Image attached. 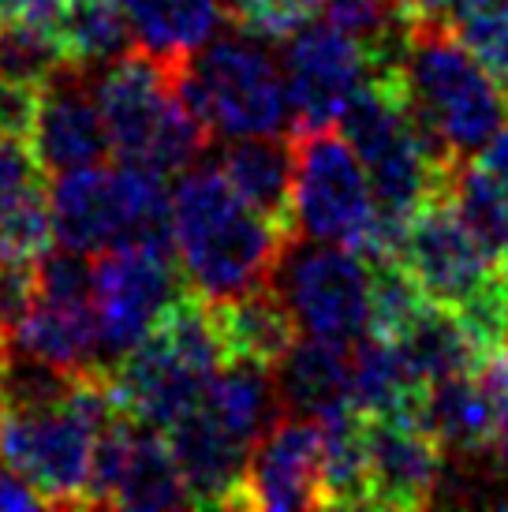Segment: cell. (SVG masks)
<instances>
[{
	"mask_svg": "<svg viewBox=\"0 0 508 512\" xmlns=\"http://www.w3.org/2000/svg\"><path fill=\"white\" fill-rule=\"evenodd\" d=\"M292 232L251 210L221 169L195 165L172 191V247L187 288L225 303L266 285Z\"/></svg>",
	"mask_w": 508,
	"mask_h": 512,
	"instance_id": "1",
	"label": "cell"
},
{
	"mask_svg": "<svg viewBox=\"0 0 508 512\" xmlns=\"http://www.w3.org/2000/svg\"><path fill=\"white\" fill-rule=\"evenodd\" d=\"M396 86L411 113L434 124L460 157H479L508 124L497 75L441 23H415Z\"/></svg>",
	"mask_w": 508,
	"mask_h": 512,
	"instance_id": "2",
	"label": "cell"
},
{
	"mask_svg": "<svg viewBox=\"0 0 508 512\" xmlns=\"http://www.w3.org/2000/svg\"><path fill=\"white\" fill-rule=\"evenodd\" d=\"M296 143V184H292V236L352 247L374 255L381 214L367 165L352 143L329 128H307L292 135Z\"/></svg>",
	"mask_w": 508,
	"mask_h": 512,
	"instance_id": "3",
	"label": "cell"
},
{
	"mask_svg": "<svg viewBox=\"0 0 508 512\" xmlns=\"http://www.w3.org/2000/svg\"><path fill=\"white\" fill-rule=\"evenodd\" d=\"M299 333L355 344L370 329V262L352 247L288 236L269 273Z\"/></svg>",
	"mask_w": 508,
	"mask_h": 512,
	"instance_id": "4",
	"label": "cell"
},
{
	"mask_svg": "<svg viewBox=\"0 0 508 512\" xmlns=\"http://www.w3.org/2000/svg\"><path fill=\"white\" fill-rule=\"evenodd\" d=\"M187 68L202 83L210 124L225 139L240 135H288L292 98L284 68L269 57L251 34H217L198 53L187 57Z\"/></svg>",
	"mask_w": 508,
	"mask_h": 512,
	"instance_id": "5",
	"label": "cell"
},
{
	"mask_svg": "<svg viewBox=\"0 0 508 512\" xmlns=\"http://www.w3.org/2000/svg\"><path fill=\"white\" fill-rule=\"evenodd\" d=\"M184 292L187 281L172 247L120 243L101 251L94 262V307L109 370L154 333Z\"/></svg>",
	"mask_w": 508,
	"mask_h": 512,
	"instance_id": "6",
	"label": "cell"
},
{
	"mask_svg": "<svg viewBox=\"0 0 508 512\" xmlns=\"http://www.w3.org/2000/svg\"><path fill=\"white\" fill-rule=\"evenodd\" d=\"M98 427L71 400L0 415V460L15 468L49 509H86Z\"/></svg>",
	"mask_w": 508,
	"mask_h": 512,
	"instance_id": "7",
	"label": "cell"
},
{
	"mask_svg": "<svg viewBox=\"0 0 508 512\" xmlns=\"http://www.w3.org/2000/svg\"><path fill=\"white\" fill-rule=\"evenodd\" d=\"M393 258L415 277L430 303L460 311L486 288L501 281L497 258L475 240V232L460 221L449 195H438L408 217V225L396 240Z\"/></svg>",
	"mask_w": 508,
	"mask_h": 512,
	"instance_id": "8",
	"label": "cell"
},
{
	"mask_svg": "<svg viewBox=\"0 0 508 512\" xmlns=\"http://www.w3.org/2000/svg\"><path fill=\"white\" fill-rule=\"evenodd\" d=\"M284 83L292 98V131L337 124L344 105L370 83L363 45L333 23L299 27L281 53Z\"/></svg>",
	"mask_w": 508,
	"mask_h": 512,
	"instance_id": "9",
	"label": "cell"
},
{
	"mask_svg": "<svg viewBox=\"0 0 508 512\" xmlns=\"http://www.w3.org/2000/svg\"><path fill=\"white\" fill-rule=\"evenodd\" d=\"M176 68L180 60L157 57L142 45L101 68L94 86L116 161L150 165V154L176 105Z\"/></svg>",
	"mask_w": 508,
	"mask_h": 512,
	"instance_id": "10",
	"label": "cell"
},
{
	"mask_svg": "<svg viewBox=\"0 0 508 512\" xmlns=\"http://www.w3.org/2000/svg\"><path fill=\"white\" fill-rule=\"evenodd\" d=\"M30 150L42 172L57 176L83 165H101L109 157V131L101 116L94 72L60 64L38 90V113L30 128Z\"/></svg>",
	"mask_w": 508,
	"mask_h": 512,
	"instance_id": "11",
	"label": "cell"
},
{
	"mask_svg": "<svg viewBox=\"0 0 508 512\" xmlns=\"http://www.w3.org/2000/svg\"><path fill=\"white\" fill-rule=\"evenodd\" d=\"M243 509H322V423L284 412L254 441L243 475Z\"/></svg>",
	"mask_w": 508,
	"mask_h": 512,
	"instance_id": "12",
	"label": "cell"
},
{
	"mask_svg": "<svg viewBox=\"0 0 508 512\" xmlns=\"http://www.w3.org/2000/svg\"><path fill=\"white\" fill-rule=\"evenodd\" d=\"M445 449L438 438L396 415H367L370 509H426L438 501Z\"/></svg>",
	"mask_w": 508,
	"mask_h": 512,
	"instance_id": "13",
	"label": "cell"
},
{
	"mask_svg": "<svg viewBox=\"0 0 508 512\" xmlns=\"http://www.w3.org/2000/svg\"><path fill=\"white\" fill-rule=\"evenodd\" d=\"M113 393L135 423L169 430L202 404L210 374L187 363L161 333H150L113 367Z\"/></svg>",
	"mask_w": 508,
	"mask_h": 512,
	"instance_id": "14",
	"label": "cell"
},
{
	"mask_svg": "<svg viewBox=\"0 0 508 512\" xmlns=\"http://www.w3.org/2000/svg\"><path fill=\"white\" fill-rule=\"evenodd\" d=\"M53 243L101 255L109 247L127 243V210L116 165H83V169L57 172L45 191Z\"/></svg>",
	"mask_w": 508,
	"mask_h": 512,
	"instance_id": "15",
	"label": "cell"
},
{
	"mask_svg": "<svg viewBox=\"0 0 508 512\" xmlns=\"http://www.w3.org/2000/svg\"><path fill=\"white\" fill-rule=\"evenodd\" d=\"M184 471L187 494L195 509H243V475L251 445L240 441L225 423H217L206 404L187 412L180 423L161 430Z\"/></svg>",
	"mask_w": 508,
	"mask_h": 512,
	"instance_id": "16",
	"label": "cell"
},
{
	"mask_svg": "<svg viewBox=\"0 0 508 512\" xmlns=\"http://www.w3.org/2000/svg\"><path fill=\"white\" fill-rule=\"evenodd\" d=\"M4 348L27 352V356L45 359L71 374L109 370L94 303H49V299L34 296L30 311L19 318V326L12 329Z\"/></svg>",
	"mask_w": 508,
	"mask_h": 512,
	"instance_id": "17",
	"label": "cell"
},
{
	"mask_svg": "<svg viewBox=\"0 0 508 512\" xmlns=\"http://www.w3.org/2000/svg\"><path fill=\"white\" fill-rule=\"evenodd\" d=\"M217 169L236 187L251 210L292 232V184H296V143L288 135H240L228 139Z\"/></svg>",
	"mask_w": 508,
	"mask_h": 512,
	"instance_id": "18",
	"label": "cell"
},
{
	"mask_svg": "<svg viewBox=\"0 0 508 512\" xmlns=\"http://www.w3.org/2000/svg\"><path fill=\"white\" fill-rule=\"evenodd\" d=\"M273 378L284 412L318 419L333 408H344L352 393V344L303 333L273 363Z\"/></svg>",
	"mask_w": 508,
	"mask_h": 512,
	"instance_id": "19",
	"label": "cell"
},
{
	"mask_svg": "<svg viewBox=\"0 0 508 512\" xmlns=\"http://www.w3.org/2000/svg\"><path fill=\"white\" fill-rule=\"evenodd\" d=\"M419 423L438 438L445 456H486L494 453L497 400L475 370L449 374L426 385Z\"/></svg>",
	"mask_w": 508,
	"mask_h": 512,
	"instance_id": "20",
	"label": "cell"
},
{
	"mask_svg": "<svg viewBox=\"0 0 508 512\" xmlns=\"http://www.w3.org/2000/svg\"><path fill=\"white\" fill-rule=\"evenodd\" d=\"M202 404L217 423H225L251 449L254 441L284 415L273 367L243 356H228L221 367L213 370L206 393H202Z\"/></svg>",
	"mask_w": 508,
	"mask_h": 512,
	"instance_id": "21",
	"label": "cell"
},
{
	"mask_svg": "<svg viewBox=\"0 0 508 512\" xmlns=\"http://www.w3.org/2000/svg\"><path fill=\"white\" fill-rule=\"evenodd\" d=\"M426 385L411 374L408 359L400 344L389 337L363 333L352 344V393L348 404L363 415H396V419H415L423 408Z\"/></svg>",
	"mask_w": 508,
	"mask_h": 512,
	"instance_id": "22",
	"label": "cell"
},
{
	"mask_svg": "<svg viewBox=\"0 0 508 512\" xmlns=\"http://www.w3.org/2000/svg\"><path fill=\"white\" fill-rule=\"evenodd\" d=\"M213 314H217L228 356L254 359V363H266V367H273L299 337V326L288 311V303L269 281L236 299L213 303Z\"/></svg>",
	"mask_w": 508,
	"mask_h": 512,
	"instance_id": "23",
	"label": "cell"
},
{
	"mask_svg": "<svg viewBox=\"0 0 508 512\" xmlns=\"http://www.w3.org/2000/svg\"><path fill=\"white\" fill-rule=\"evenodd\" d=\"M135 45L157 57L187 60L228 23L225 0H124Z\"/></svg>",
	"mask_w": 508,
	"mask_h": 512,
	"instance_id": "24",
	"label": "cell"
},
{
	"mask_svg": "<svg viewBox=\"0 0 508 512\" xmlns=\"http://www.w3.org/2000/svg\"><path fill=\"white\" fill-rule=\"evenodd\" d=\"M396 344L408 359L411 374L423 385L449 378V374H471L482 363L479 344L467 333L464 318L452 307H441V303H430V299L404 326Z\"/></svg>",
	"mask_w": 508,
	"mask_h": 512,
	"instance_id": "25",
	"label": "cell"
},
{
	"mask_svg": "<svg viewBox=\"0 0 508 512\" xmlns=\"http://www.w3.org/2000/svg\"><path fill=\"white\" fill-rule=\"evenodd\" d=\"M322 423V509H370L367 415L352 404L318 415Z\"/></svg>",
	"mask_w": 508,
	"mask_h": 512,
	"instance_id": "26",
	"label": "cell"
},
{
	"mask_svg": "<svg viewBox=\"0 0 508 512\" xmlns=\"http://www.w3.org/2000/svg\"><path fill=\"white\" fill-rule=\"evenodd\" d=\"M191 505L187 494L184 471L176 464L169 449V438L154 427L135 423V438H131V453H127V468L116 490L113 509H184Z\"/></svg>",
	"mask_w": 508,
	"mask_h": 512,
	"instance_id": "27",
	"label": "cell"
},
{
	"mask_svg": "<svg viewBox=\"0 0 508 512\" xmlns=\"http://www.w3.org/2000/svg\"><path fill=\"white\" fill-rule=\"evenodd\" d=\"M57 38L64 60L86 72H98L124 57L127 49H135V30L124 0H71Z\"/></svg>",
	"mask_w": 508,
	"mask_h": 512,
	"instance_id": "28",
	"label": "cell"
},
{
	"mask_svg": "<svg viewBox=\"0 0 508 512\" xmlns=\"http://www.w3.org/2000/svg\"><path fill=\"white\" fill-rule=\"evenodd\" d=\"M449 202L475 240L501 262L508 247V195L497 187V180L482 169L479 161L464 157L449 180Z\"/></svg>",
	"mask_w": 508,
	"mask_h": 512,
	"instance_id": "29",
	"label": "cell"
},
{
	"mask_svg": "<svg viewBox=\"0 0 508 512\" xmlns=\"http://www.w3.org/2000/svg\"><path fill=\"white\" fill-rule=\"evenodd\" d=\"M370 262V329L374 337L396 341L404 326L419 314L426 303L423 288L404 270V262L393 255H374Z\"/></svg>",
	"mask_w": 508,
	"mask_h": 512,
	"instance_id": "30",
	"label": "cell"
},
{
	"mask_svg": "<svg viewBox=\"0 0 508 512\" xmlns=\"http://www.w3.org/2000/svg\"><path fill=\"white\" fill-rule=\"evenodd\" d=\"M64 64V49L53 34L27 19H0V83L42 86Z\"/></svg>",
	"mask_w": 508,
	"mask_h": 512,
	"instance_id": "31",
	"label": "cell"
},
{
	"mask_svg": "<svg viewBox=\"0 0 508 512\" xmlns=\"http://www.w3.org/2000/svg\"><path fill=\"white\" fill-rule=\"evenodd\" d=\"M449 27L494 75L508 68V0H460Z\"/></svg>",
	"mask_w": 508,
	"mask_h": 512,
	"instance_id": "32",
	"label": "cell"
},
{
	"mask_svg": "<svg viewBox=\"0 0 508 512\" xmlns=\"http://www.w3.org/2000/svg\"><path fill=\"white\" fill-rule=\"evenodd\" d=\"M325 0H225L228 27L251 34L258 42H288L322 12Z\"/></svg>",
	"mask_w": 508,
	"mask_h": 512,
	"instance_id": "33",
	"label": "cell"
},
{
	"mask_svg": "<svg viewBox=\"0 0 508 512\" xmlns=\"http://www.w3.org/2000/svg\"><path fill=\"white\" fill-rule=\"evenodd\" d=\"M53 243V221H49V199L45 191H30L12 214L0 221V258L4 262H34Z\"/></svg>",
	"mask_w": 508,
	"mask_h": 512,
	"instance_id": "34",
	"label": "cell"
},
{
	"mask_svg": "<svg viewBox=\"0 0 508 512\" xmlns=\"http://www.w3.org/2000/svg\"><path fill=\"white\" fill-rule=\"evenodd\" d=\"M38 187H42V165L30 143L15 135H0V221Z\"/></svg>",
	"mask_w": 508,
	"mask_h": 512,
	"instance_id": "35",
	"label": "cell"
},
{
	"mask_svg": "<svg viewBox=\"0 0 508 512\" xmlns=\"http://www.w3.org/2000/svg\"><path fill=\"white\" fill-rule=\"evenodd\" d=\"M38 90L42 86L0 83V135H15V139L30 143V128H34V113H38Z\"/></svg>",
	"mask_w": 508,
	"mask_h": 512,
	"instance_id": "36",
	"label": "cell"
},
{
	"mask_svg": "<svg viewBox=\"0 0 508 512\" xmlns=\"http://www.w3.org/2000/svg\"><path fill=\"white\" fill-rule=\"evenodd\" d=\"M0 509L30 512V509H49V505H45L42 494H38L19 471L8 468V464L0 460Z\"/></svg>",
	"mask_w": 508,
	"mask_h": 512,
	"instance_id": "37",
	"label": "cell"
},
{
	"mask_svg": "<svg viewBox=\"0 0 508 512\" xmlns=\"http://www.w3.org/2000/svg\"><path fill=\"white\" fill-rule=\"evenodd\" d=\"M68 4L71 0H23L19 19H27V23H34V27H42L45 34H53V38H57L60 23H64V15H68Z\"/></svg>",
	"mask_w": 508,
	"mask_h": 512,
	"instance_id": "38",
	"label": "cell"
},
{
	"mask_svg": "<svg viewBox=\"0 0 508 512\" xmlns=\"http://www.w3.org/2000/svg\"><path fill=\"white\" fill-rule=\"evenodd\" d=\"M393 4L411 23H441V27H449L460 8V0H393Z\"/></svg>",
	"mask_w": 508,
	"mask_h": 512,
	"instance_id": "39",
	"label": "cell"
},
{
	"mask_svg": "<svg viewBox=\"0 0 508 512\" xmlns=\"http://www.w3.org/2000/svg\"><path fill=\"white\" fill-rule=\"evenodd\" d=\"M479 165L497 180V187L508 195V124L497 131L494 139L486 143V150L479 154Z\"/></svg>",
	"mask_w": 508,
	"mask_h": 512,
	"instance_id": "40",
	"label": "cell"
},
{
	"mask_svg": "<svg viewBox=\"0 0 508 512\" xmlns=\"http://www.w3.org/2000/svg\"><path fill=\"white\" fill-rule=\"evenodd\" d=\"M494 460L508 471V404L497 408V434H494Z\"/></svg>",
	"mask_w": 508,
	"mask_h": 512,
	"instance_id": "41",
	"label": "cell"
},
{
	"mask_svg": "<svg viewBox=\"0 0 508 512\" xmlns=\"http://www.w3.org/2000/svg\"><path fill=\"white\" fill-rule=\"evenodd\" d=\"M8 412V385H4V344H0V415Z\"/></svg>",
	"mask_w": 508,
	"mask_h": 512,
	"instance_id": "42",
	"label": "cell"
},
{
	"mask_svg": "<svg viewBox=\"0 0 508 512\" xmlns=\"http://www.w3.org/2000/svg\"><path fill=\"white\" fill-rule=\"evenodd\" d=\"M19 8H23V0H0V19H12V15H19Z\"/></svg>",
	"mask_w": 508,
	"mask_h": 512,
	"instance_id": "43",
	"label": "cell"
},
{
	"mask_svg": "<svg viewBox=\"0 0 508 512\" xmlns=\"http://www.w3.org/2000/svg\"><path fill=\"white\" fill-rule=\"evenodd\" d=\"M497 83H501V94H505V101H508V68L501 75H497Z\"/></svg>",
	"mask_w": 508,
	"mask_h": 512,
	"instance_id": "44",
	"label": "cell"
},
{
	"mask_svg": "<svg viewBox=\"0 0 508 512\" xmlns=\"http://www.w3.org/2000/svg\"><path fill=\"white\" fill-rule=\"evenodd\" d=\"M497 266H501V277H505V285H508V247H505V255H501V262H497Z\"/></svg>",
	"mask_w": 508,
	"mask_h": 512,
	"instance_id": "45",
	"label": "cell"
},
{
	"mask_svg": "<svg viewBox=\"0 0 508 512\" xmlns=\"http://www.w3.org/2000/svg\"><path fill=\"white\" fill-rule=\"evenodd\" d=\"M501 348H505V352H508V322H505V344H501Z\"/></svg>",
	"mask_w": 508,
	"mask_h": 512,
	"instance_id": "46",
	"label": "cell"
}]
</instances>
